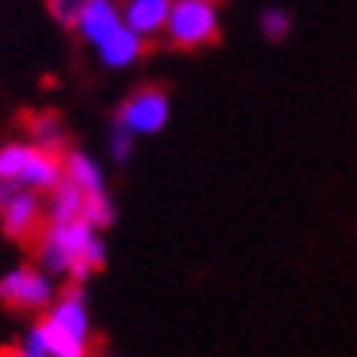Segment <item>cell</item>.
<instances>
[{
	"label": "cell",
	"mask_w": 357,
	"mask_h": 357,
	"mask_svg": "<svg viewBox=\"0 0 357 357\" xmlns=\"http://www.w3.org/2000/svg\"><path fill=\"white\" fill-rule=\"evenodd\" d=\"M38 268L48 275H64L70 284H86L105 268V243L83 217L74 220H45L32 239Z\"/></svg>",
	"instance_id": "cell-1"
},
{
	"label": "cell",
	"mask_w": 357,
	"mask_h": 357,
	"mask_svg": "<svg viewBox=\"0 0 357 357\" xmlns=\"http://www.w3.org/2000/svg\"><path fill=\"white\" fill-rule=\"evenodd\" d=\"M163 38L178 52H198L220 38V0H172Z\"/></svg>",
	"instance_id": "cell-2"
},
{
	"label": "cell",
	"mask_w": 357,
	"mask_h": 357,
	"mask_svg": "<svg viewBox=\"0 0 357 357\" xmlns=\"http://www.w3.org/2000/svg\"><path fill=\"white\" fill-rule=\"evenodd\" d=\"M64 153H52L36 144L13 141L0 147V176H7L16 188H32V192H52L64 178Z\"/></svg>",
	"instance_id": "cell-3"
},
{
	"label": "cell",
	"mask_w": 357,
	"mask_h": 357,
	"mask_svg": "<svg viewBox=\"0 0 357 357\" xmlns=\"http://www.w3.org/2000/svg\"><path fill=\"white\" fill-rule=\"evenodd\" d=\"M169 93L163 86H141L119 105L115 112V125L131 131L134 137H153L169 125Z\"/></svg>",
	"instance_id": "cell-4"
},
{
	"label": "cell",
	"mask_w": 357,
	"mask_h": 357,
	"mask_svg": "<svg viewBox=\"0 0 357 357\" xmlns=\"http://www.w3.org/2000/svg\"><path fill=\"white\" fill-rule=\"evenodd\" d=\"M0 303L13 310H48L54 303V284L45 268L20 265L0 278Z\"/></svg>",
	"instance_id": "cell-5"
},
{
	"label": "cell",
	"mask_w": 357,
	"mask_h": 357,
	"mask_svg": "<svg viewBox=\"0 0 357 357\" xmlns=\"http://www.w3.org/2000/svg\"><path fill=\"white\" fill-rule=\"evenodd\" d=\"M45 223V204L42 195L32 192V188H16L3 208H0V227L10 239H22V243H32L36 233L42 230Z\"/></svg>",
	"instance_id": "cell-6"
},
{
	"label": "cell",
	"mask_w": 357,
	"mask_h": 357,
	"mask_svg": "<svg viewBox=\"0 0 357 357\" xmlns=\"http://www.w3.org/2000/svg\"><path fill=\"white\" fill-rule=\"evenodd\" d=\"M121 26H125V20H121L119 0H86L74 29L83 36V42L99 48V45H102L109 36H115Z\"/></svg>",
	"instance_id": "cell-7"
},
{
	"label": "cell",
	"mask_w": 357,
	"mask_h": 357,
	"mask_svg": "<svg viewBox=\"0 0 357 357\" xmlns=\"http://www.w3.org/2000/svg\"><path fill=\"white\" fill-rule=\"evenodd\" d=\"M166 16H169V0H121V20L141 38L163 36Z\"/></svg>",
	"instance_id": "cell-8"
},
{
	"label": "cell",
	"mask_w": 357,
	"mask_h": 357,
	"mask_svg": "<svg viewBox=\"0 0 357 357\" xmlns=\"http://www.w3.org/2000/svg\"><path fill=\"white\" fill-rule=\"evenodd\" d=\"M144 52H147V38H141L137 32L128 29V26H121L115 36H109L96 48L99 61H102L105 67H112V70H125V67L137 64V61L144 58Z\"/></svg>",
	"instance_id": "cell-9"
},
{
	"label": "cell",
	"mask_w": 357,
	"mask_h": 357,
	"mask_svg": "<svg viewBox=\"0 0 357 357\" xmlns=\"http://www.w3.org/2000/svg\"><path fill=\"white\" fill-rule=\"evenodd\" d=\"M32 332L38 335L45 357H93V342H83L77 335L64 332V328L54 326L48 316H42V319L32 326Z\"/></svg>",
	"instance_id": "cell-10"
},
{
	"label": "cell",
	"mask_w": 357,
	"mask_h": 357,
	"mask_svg": "<svg viewBox=\"0 0 357 357\" xmlns=\"http://www.w3.org/2000/svg\"><path fill=\"white\" fill-rule=\"evenodd\" d=\"M61 160H64V178H70L83 195L105 192V172L89 153H83V150H64Z\"/></svg>",
	"instance_id": "cell-11"
},
{
	"label": "cell",
	"mask_w": 357,
	"mask_h": 357,
	"mask_svg": "<svg viewBox=\"0 0 357 357\" xmlns=\"http://www.w3.org/2000/svg\"><path fill=\"white\" fill-rule=\"evenodd\" d=\"M26 131H29V144L52 153H64L67 150V128L61 121V115L54 112H36L26 119Z\"/></svg>",
	"instance_id": "cell-12"
},
{
	"label": "cell",
	"mask_w": 357,
	"mask_h": 357,
	"mask_svg": "<svg viewBox=\"0 0 357 357\" xmlns=\"http://www.w3.org/2000/svg\"><path fill=\"white\" fill-rule=\"evenodd\" d=\"M83 214V192L70 182L61 178L58 185L48 192V204H45V220H74Z\"/></svg>",
	"instance_id": "cell-13"
},
{
	"label": "cell",
	"mask_w": 357,
	"mask_h": 357,
	"mask_svg": "<svg viewBox=\"0 0 357 357\" xmlns=\"http://www.w3.org/2000/svg\"><path fill=\"white\" fill-rule=\"evenodd\" d=\"M83 220L93 230H109L115 223V204H112L109 192H96V195H83Z\"/></svg>",
	"instance_id": "cell-14"
},
{
	"label": "cell",
	"mask_w": 357,
	"mask_h": 357,
	"mask_svg": "<svg viewBox=\"0 0 357 357\" xmlns=\"http://www.w3.org/2000/svg\"><path fill=\"white\" fill-rule=\"evenodd\" d=\"M259 29L268 42H284L290 36V29H294V20H290V13L284 7H265L259 13Z\"/></svg>",
	"instance_id": "cell-15"
},
{
	"label": "cell",
	"mask_w": 357,
	"mask_h": 357,
	"mask_svg": "<svg viewBox=\"0 0 357 357\" xmlns=\"http://www.w3.org/2000/svg\"><path fill=\"white\" fill-rule=\"evenodd\" d=\"M45 3H48V13H52L54 22H61L64 29H74L86 0H45Z\"/></svg>",
	"instance_id": "cell-16"
},
{
	"label": "cell",
	"mask_w": 357,
	"mask_h": 357,
	"mask_svg": "<svg viewBox=\"0 0 357 357\" xmlns=\"http://www.w3.org/2000/svg\"><path fill=\"white\" fill-rule=\"evenodd\" d=\"M134 144H137V137H134L131 131H125V128H112L109 134V156L115 160V163H128L134 156Z\"/></svg>",
	"instance_id": "cell-17"
},
{
	"label": "cell",
	"mask_w": 357,
	"mask_h": 357,
	"mask_svg": "<svg viewBox=\"0 0 357 357\" xmlns=\"http://www.w3.org/2000/svg\"><path fill=\"white\" fill-rule=\"evenodd\" d=\"M13 192H16V185H13V182H10L7 176H0V208H3V201H7Z\"/></svg>",
	"instance_id": "cell-18"
},
{
	"label": "cell",
	"mask_w": 357,
	"mask_h": 357,
	"mask_svg": "<svg viewBox=\"0 0 357 357\" xmlns=\"http://www.w3.org/2000/svg\"><path fill=\"white\" fill-rule=\"evenodd\" d=\"M0 357H42V354H29V351H22V348H7V351H0Z\"/></svg>",
	"instance_id": "cell-19"
},
{
	"label": "cell",
	"mask_w": 357,
	"mask_h": 357,
	"mask_svg": "<svg viewBox=\"0 0 357 357\" xmlns=\"http://www.w3.org/2000/svg\"><path fill=\"white\" fill-rule=\"evenodd\" d=\"M169 3H172V0H169Z\"/></svg>",
	"instance_id": "cell-20"
}]
</instances>
